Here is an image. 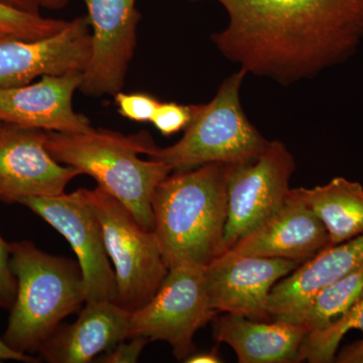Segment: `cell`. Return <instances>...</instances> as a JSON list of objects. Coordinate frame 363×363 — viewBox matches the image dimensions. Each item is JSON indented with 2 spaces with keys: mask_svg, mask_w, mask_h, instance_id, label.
Here are the masks:
<instances>
[{
  "mask_svg": "<svg viewBox=\"0 0 363 363\" xmlns=\"http://www.w3.org/2000/svg\"><path fill=\"white\" fill-rule=\"evenodd\" d=\"M341 363H363V340L343 350L337 358Z\"/></svg>",
  "mask_w": 363,
  "mask_h": 363,
  "instance_id": "4316f807",
  "label": "cell"
},
{
  "mask_svg": "<svg viewBox=\"0 0 363 363\" xmlns=\"http://www.w3.org/2000/svg\"><path fill=\"white\" fill-rule=\"evenodd\" d=\"M309 331L284 320H253L227 314L214 319V339L230 346L240 363L300 362Z\"/></svg>",
  "mask_w": 363,
  "mask_h": 363,
  "instance_id": "e0dca14e",
  "label": "cell"
},
{
  "mask_svg": "<svg viewBox=\"0 0 363 363\" xmlns=\"http://www.w3.org/2000/svg\"><path fill=\"white\" fill-rule=\"evenodd\" d=\"M130 342L125 340L116 344L112 350L106 351L99 357L97 362L104 363H133L136 362L143 348L150 342L147 338L133 337Z\"/></svg>",
  "mask_w": 363,
  "mask_h": 363,
  "instance_id": "484cf974",
  "label": "cell"
},
{
  "mask_svg": "<svg viewBox=\"0 0 363 363\" xmlns=\"http://www.w3.org/2000/svg\"><path fill=\"white\" fill-rule=\"evenodd\" d=\"M303 197L323 222L330 245L363 233V187L342 177L312 189L300 188Z\"/></svg>",
  "mask_w": 363,
  "mask_h": 363,
  "instance_id": "d6986e66",
  "label": "cell"
},
{
  "mask_svg": "<svg viewBox=\"0 0 363 363\" xmlns=\"http://www.w3.org/2000/svg\"><path fill=\"white\" fill-rule=\"evenodd\" d=\"M4 128H6V123H1V121H0V135H1L2 131H4Z\"/></svg>",
  "mask_w": 363,
  "mask_h": 363,
  "instance_id": "1f68e13d",
  "label": "cell"
},
{
  "mask_svg": "<svg viewBox=\"0 0 363 363\" xmlns=\"http://www.w3.org/2000/svg\"><path fill=\"white\" fill-rule=\"evenodd\" d=\"M82 73L44 76L30 84L0 87V121L20 128L79 133L92 130L90 119L73 108Z\"/></svg>",
  "mask_w": 363,
  "mask_h": 363,
  "instance_id": "9a60e30c",
  "label": "cell"
},
{
  "mask_svg": "<svg viewBox=\"0 0 363 363\" xmlns=\"http://www.w3.org/2000/svg\"><path fill=\"white\" fill-rule=\"evenodd\" d=\"M247 71L240 68L223 81L216 95L198 111L175 145L155 147L149 159L173 171L197 168L210 162L233 164L260 154L269 140L255 128L243 111L240 89Z\"/></svg>",
  "mask_w": 363,
  "mask_h": 363,
  "instance_id": "5b68a950",
  "label": "cell"
},
{
  "mask_svg": "<svg viewBox=\"0 0 363 363\" xmlns=\"http://www.w3.org/2000/svg\"><path fill=\"white\" fill-rule=\"evenodd\" d=\"M362 264L363 233L321 250L272 289L269 304L272 319L296 309L318 291L342 279Z\"/></svg>",
  "mask_w": 363,
  "mask_h": 363,
  "instance_id": "ac0fdd59",
  "label": "cell"
},
{
  "mask_svg": "<svg viewBox=\"0 0 363 363\" xmlns=\"http://www.w3.org/2000/svg\"><path fill=\"white\" fill-rule=\"evenodd\" d=\"M215 1L228 16L211 37L218 51L247 74L279 85L316 77L363 43V0Z\"/></svg>",
  "mask_w": 363,
  "mask_h": 363,
  "instance_id": "6da1fadb",
  "label": "cell"
},
{
  "mask_svg": "<svg viewBox=\"0 0 363 363\" xmlns=\"http://www.w3.org/2000/svg\"><path fill=\"white\" fill-rule=\"evenodd\" d=\"M96 214L117 284L116 304L131 313L152 300L169 272L154 230L104 188L84 189Z\"/></svg>",
  "mask_w": 363,
  "mask_h": 363,
  "instance_id": "8992f818",
  "label": "cell"
},
{
  "mask_svg": "<svg viewBox=\"0 0 363 363\" xmlns=\"http://www.w3.org/2000/svg\"><path fill=\"white\" fill-rule=\"evenodd\" d=\"M92 35V52L81 92L92 97L123 90L135 55L140 13L136 0H83Z\"/></svg>",
  "mask_w": 363,
  "mask_h": 363,
  "instance_id": "30bf717a",
  "label": "cell"
},
{
  "mask_svg": "<svg viewBox=\"0 0 363 363\" xmlns=\"http://www.w3.org/2000/svg\"><path fill=\"white\" fill-rule=\"evenodd\" d=\"M9 260V243L0 236V308L7 310H11L13 307L18 288Z\"/></svg>",
  "mask_w": 363,
  "mask_h": 363,
  "instance_id": "d4e9b609",
  "label": "cell"
},
{
  "mask_svg": "<svg viewBox=\"0 0 363 363\" xmlns=\"http://www.w3.org/2000/svg\"><path fill=\"white\" fill-rule=\"evenodd\" d=\"M16 300L4 332V342L18 352L40 351L62 320L86 303L79 262L39 250L30 241L9 243Z\"/></svg>",
  "mask_w": 363,
  "mask_h": 363,
  "instance_id": "277c9868",
  "label": "cell"
},
{
  "mask_svg": "<svg viewBox=\"0 0 363 363\" xmlns=\"http://www.w3.org/2000/svg\"><path fill=\"white\" fill-rule=\"evenodd\" d=\"M351 329H358L363 333V297L323 330L308 333L301 346L300 362H333L339 343Z\"/></svg>",
  "mask_w": 363,
  "mask_h": 363,
  "instance_id": "44dd1931",
  "label": "cell"
},
{
  "mask_svg": "<svg viewBox=\"0 0 363 363\" xmlns=\"http://www.w3.org/2000/svg\"><path fill=\"white\" fill-rule=\"evenodd\" d=\"M20 204L42 217L69 241L82 272L86 302H116V272L109 262L101 226L84 189L70 194L26 198Z\"/></svg>",
  "mask_w": 363,
  "mask_h": 363,
  "instance_id": "9c48e42d",
  "label": "cell"
},
{
  "mask_svg": "<svg viewBox=\"0 0 363 363\" xmlns=\"http://www.w3.org/2000/svg\"><path fill=\"white\" fill-rule=\"evenodd\" d=\"M131 314L112 301L86 302L70 326L59 329L40 348L49 362L88 363L130 339Z\"/></svg>",
  "mask_w": 363,
  "mask_h": 363,
  "instance_id": "2e32d148",
  "label": "cell"
},
{
  "mask_svg": "<svg viewBox=\"0 0 363 363\" xmlns=\"http://www.w3.org/2000/svg\"><path fill=\"white\" fill-rule=\"evenodd\" d=\"M295 160L279 140L250 161L230 164L224 250L277 211L290 193Z\"/></svg>",
  "mask_w": 363,
  "mask_h": 363,
  "instance_id": "ba28073f",
  "label": "cell"
},
{
  "mask_svg": "<svg viewBox=\"0 0 363 363\" xmlns=\"http://www.w3.org/2000/svg\"><path fill=\"white\" fill-rule=\"evenodd\" d=\"M328 247L331 245L326 227L297 188L291 189L286 201L274 213L229 250L301 264Z\"/></svg>",
  "mask_w": 363,
  "mask_h": 363,
  "instance_id": "5bb4252c",
  "label": "cell"
},
{
  "mask_svg": "<svg viewBox=\"0 0 363 363\" xmlns=\"http://www.w3.org/2000/svg\"><path fill=\"white\" fill-rule=\"evenodd\" d=\"M2 1L33 13H40V9L42 7V0H2Z\"/></svg>",
  "mask_w": 363,
  "mask_h": 363,
  "instance_id": "f546056e",
  "label": "cell"
},
{
  "mask_svg": "<svg viewBox=\"0 0 363 363\" xmlns=\"http://www.w3.org/2000/svg\"><path fill=\"white\" fill-rule=\"evenodd\" d=\"M0 360H16L23 362H38L37 358L26 354V353L18 352L9 347L4 338H0Z\"/></svg>",
  "mask_w": 363,
  "mask_h": 363,
  "instance_id": "83f0119b",
  "label": "cell"
},
{
  "mask_svg": "<svg viewBox=\"0 0 363 363\" xmlns=\"http://www.w3.org/2000/svg\"><path fill=\"white\" fill-rule=\"evenodd\" d=\"M91 52L87 16L68 21L59 33L43 39L0 35V87L30 84L44 76L83 74Z\"/></svg>",
  "mask_w": 363,
  "mask_h": 363,
  "instance_id": "8fae6325",
  "label": "cell"
},
{
  "mask_svg": "<svg viewBox=\"0 0 363 363\" xmlns=\"http://www.w3.org/2000/svg\"><path fill=\"white\" fill-rule=\"evenodd\" d=\"M205 267H169L156 295L131 314L130 338L169 343L184 362L195 352L196 332L218 315L208 296Z\"/></svg>",
  "mask_w": 363,
  "mask_h": 363,
  "instance_id": "52a82bcc",
  "label": "cell"
},
{
  "mask_svg": "<svg viewBox=\"0 0 363 363\" xmlns=\"http://www.w3.org/2000/svg\"><path fill=\"white\" fill-rule=\"evenodd\" d=\"M185 362L187 363H219L222 362L220 355H219L218 348L214 347L211 350L200 351V352H193L190 357L186 358Z\"/></svg>",
  "mask_w": 363,
  "mask_h": 363,
  "instance_id": "f1b7e54d",
  "label": "cell"
},
{
  "mask_svg": "<svg viewBox=\"0 0 363 363\" xmlns=\"http://www.w3.org/2000/svg\"><path fill=\"white\" fill-rule=\"evenodd\" d=\"M68 1L69 0H42V7L52 9V11H60L67 6Z\"/></svg>",
  "mask_w": 363,
  "mask_h": 363,
  "instance_id": "4dcf8cb0",
  "label": "cell"
},
{
  "mask_svg": "<svg viewBox=\"0 0 363 363\" xmlns=\"http://www.w3.org/2000/svg\"><path fill=\"white\" fill-rule=\"evenodd\" d=\"M45 145L56 161L92 177L140 225L154 230L152 195L172 169L164 162L140 159V155L147 156L157 147L149 133L124 135L94 128L79 133L47 131Z\"/></svg>",
  "mask_w": 363,
  "mask_h": 363,
  "instance_id": "3957f363",
  "label": "cell"
},
{
  "mask_svg": "<svg viewBox=\"0 0 363 363\" xmlns=\"http://www.w3.org/2000/svg\"><path fill=\"white\" fill-rule=\"evenodd\" d=\"M229 169L225 162H210L176 171L157 186L154 233L169 269L205 267L225 252Z\"/></svg>",
  "mask_w": 363,
  "mask_h": 363,
  "instance_id": "7a4b0ae2",
  "label": "cell"
},
{
  "mask_svg": "<svg viewBox=\"0 0 363 363\" xmlns=\"http://www.w3.org/2000/svg\"><path fill=\"white\" fill-rule=\"evenodd\" d=\"M363 297V264L335 283L315 293L292 311L274 318L303 325L310 332L323 330Z\"/></svg>",
  "mask_w": 363,
  "mask_h": 363,
  "instance_id": "ffe728a7",
  "label": "cell"
},
{
  "mask_svg": "<svg viewBox=\"0 0 363 363\" xmlns=\"http://www.w3.org/2000/svg\"><path fill=\"white\" fill-rule=\"evenodd\" d=\"M117 111L121 116L136 123H150L160 100L147 93H123L121 91L114 95Z\"/></svg>",
  "mask_w": 363,
  "mask_h": 363,
  "instance_id": "cb8c5ba5",
  "label": "cell"
},
{
  "mask_svg": "<svg viewBox=\"0 0 363 363\" xmlns=\"http://www.w3.org/2000/svg\"><path fill=\"white\" fill-rule=\"evenodd\" d=\"M298 266L292 260L226 250L205 267L212 308L217 313L272 320L269 307L272 289Z\"/></svg>",
  "mask_w": 363,
  "mask_h": 363,
  "instance_id": "7c38bea8",
  "label": "cell"
},
{
  "mask_svg": "<svg viewBox=\"0 0 363 363\" xmlns=\"http://www.w3.org/2000/svg\"><path fill=\"white\" fill-rule=\"evenodd\" d=\"M67 23L23 11L0 0V35L39 40L59 33Z\"/></svg>",
  "mask_w": 363,
  "mask_h": 363,
  "instance_id": "7402d4cb",
  "label": "cell"
},
{
  "mask_svg": "<svg viewBox=\"0 0 363 363\" xmlns=\"http://www.w3.org/2000/svg\"><path fill=\"white\" fill-rule=\"evenodd\" d=\"M198 105H184L176 102H161L150 123L162 135H175L185 130L193 121Z\"/></svg>",
  "mask_w": 363,
  "mask_h": 363,
  "instance_id": "603a6c76",
  "label": "cell"
},
{
  "mask_svg": "<svg viewBox=\"0 0 363 363\" xmlns=\"http://www.w3.org/2000/svg\"><path fill=\"white\" fill-rule=\"evenodd\" d=\"M47 131L6 124L0 135V199L20 203L30 197L65 193L80 173L52 157Z\"/></svg>",
  "mask_w": 363,
  "mask_h": 363,
  "instance_id": "4fadbf2b",
  "label": "cell"
}]
</instances>
